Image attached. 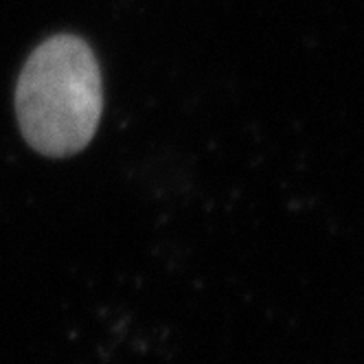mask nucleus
I'll return each instance as SVG.
<instances>
[{
	"label": "nucleus",
	"mask_w": 364,
	"mask_h": 364,
	"mask_svg": "<svg viewBox=\"0 0 364 364\" xmlns=\"http://www.w3.org/2000/svg\"><path fill=\"white\" fill-rule=\"evenodd\" d=\"M103 108L101 73L90 46L75 36L40 44L24 64L16 90L22 136L44 156L82 151Z\"/></svg>",
	"instance_id": "1"
}]
</instances>
